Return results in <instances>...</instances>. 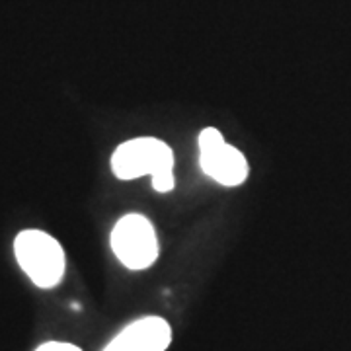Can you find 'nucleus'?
Wrapping results in <instances>:
<instances>
[{
    "label": "nucleus",
    "mask_w": 351,
    "mask_h": 351,
    "mask_svg": "<svg viewBox=\"0 0 351 351\" xmlns=\"http://www.w3.org/2000/svg\"><path fill=\"white\" fill-rule=\"evenodd\" d=\"M112 170L125 182L151 176L158 193H168L176 186L174 152L160 138L138 137L121 143L113 152Z\"/></svg>",
    "instance_id": "obj_1"
},
{
    "label": "nucleus",
    "mask_w": 351,
    "mask_h": 351,
    "mask_svg": "<svg viewBox=\"0 0 351 351\" xmlns=\"http://www.w3.org/2000/svg\"><path fill=\"white\" fill-rule=\"evenodd\" d=\"M14 254L24 274L38 287L53 289L64 276L63 246L43 230H22L14 240Z\"/></svg>",
    "instance_id": "obj_2"
},
{
    "label": "nucleus",
    "mask_w": 351,
    "mask_h": 351,
    "mask_svg": "<svg viewBox=\"0 0 351 351\" xmlns=\"http://www.w3.org/2000/svg\"><path fill=\"white\" fill-rule=\"evenodd\" d=\"M112 250L131 271L151 267L158 260V239L151 221L145 215H123L112 230Z\"/></svg>",
    "instance_id": "obj_3"
},
{
    "label": "nucleus",
    "mask_w": 351,
    "mask_h": 351,
    "mask_svg": "<svg viewBox=\"0 0 351 351\" xmlns=\"http://www.w3.org/2000/svg\"><path fill=\"white\" fill-rule=\"evenodd\" d=\"M199 166L203 174L226 188L242 186L250 174L246 156L228 145L215 127H207L199 133Z\"/></svg>",
    "instance_id": "obj_4"
},
{
    "label": "nucleus",
    "mask_w": 351,
    "mask_h": 351,
    "mask_svg": "<svg viewBox=\"0 0 351 351\" xmlns=\"http://www.w3.org/2000/svg\"><path fill=\"white\" fill-rule=\"evenodd\" d=\"M170 343V324L158 316H145L123 328L104 351H166Z\"/></svg>",
    "instance_id": "obj_5"
},
{
    "label": "nucleus",
    "mask_w": 351,
    "mask_h": 351,
    "mask_svg": "<svg viewBox=\"0 0 351 351\" xmlns=\"http://www.w3.org/2000/svg\"><path fill=\"white\" fill-rule=\"evenodd\" d=\"M36 351H82L73 343H64V341H47L43 346H39Z\"/></svg>",
    "instance_id": "obj_6"
}]
</instances>
